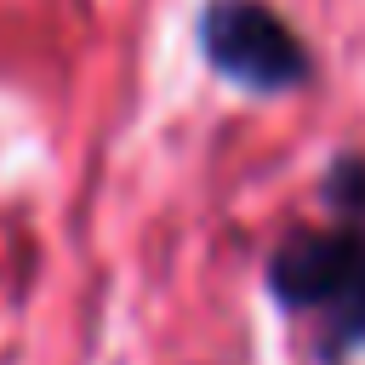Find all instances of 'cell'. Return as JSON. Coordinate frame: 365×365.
Segmentation results:
<instances>
[{
	"instance_id": "1",
	"label": "cell",
	"mask_w": 365,
	"mask_h": 365,
	"mask_svg": "<svg viewBox=\"0 0 365 365\" xmlns=\"http://www.w3.org/2000/svg\"><path fill=\"white\" fill-rule=\"evenodd\" d=\"M262 274L285 314H308L319 325V365H342L365 348V217L291 228L268 251Z\"/></svg>"
},
{
	"instance_id": "2",
	"label": "cell",
	"mask_w": 365,
	"mask_h": 365,
	"mask_svg": "<svg viewBox=\"0 0 365 365\" xmlns=\"http://www.w3.org/2000/svg\"><path fill=\"white\" fill-rule=\"evenodd\" d=\"M194 40H200L205 68L251 97H285L314 80L308 40L268 0H205Z\"/></svg>"
},
{
	"instance_id": "3",
	"label": "cell",
	"mask_w": 365,
	"mask_h": 365,
	"mask_svg": "<svg viewBox=\"0 0 365 365\" xmlns=\"http://www.w3.org/2000/svg\"><path fill=\"white\" fill-rule=\"evenodd\" d=\"M319 194H325L331 217H365V154L359 148L331 154V165L319 171Z\"/></svg>"
}]
</instances>
